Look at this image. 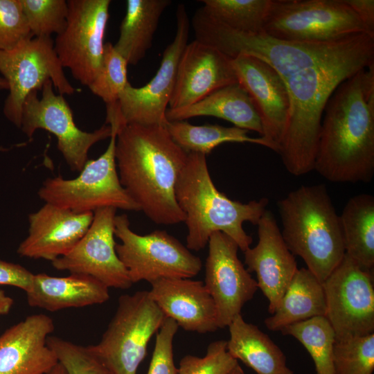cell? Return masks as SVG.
Segmentation results:
<instances>
[{
  "label": "cell",
  "instance_id": "cell-32",
  "mask_svg": "<svg viewBox=\"0 0 374 374\" xmlns=\"http://www.w3.org/2000/svg\"><path fill=\"white\" fill-rule=\"evenodd\" d=\"M208 16L229 28L243 33L263 31L271 0H204Z\"/></svg>",
  "mask_w": 374,
  "mask_h": 374
},
{
  "label": "cell",
  "instance_id": "cell-34",
  "mask_svg": "<svg viewBox=\"0 0 374 374\" xmlns=\"http://www.w3.org/2000/svg\"><path fill=\"white\" fill-rule=\"evenodd\" d=\"M334 365L336 374H373L374 333L335 340Z\"/></svg>",
  "mask_w": 374,
  "mask_h": 374
},
{
  "label": "cell",
  "instance_id": "cell-8",
  "mask_svg": "<svg viewBox=\"0 0 374 374\" xmlns=\"http://www.w3.org/2000/svg\"><path fill=\"white\" fill-rule=\"evenodd\" d=\"M263 31L280 39L307 42L374 36L344 0H271Z\"/></svg>",
  "mask_w": 374,
  "mask_h": 374
},
{
  "label": "cell",
  "instance_id": "cell-23",
  "mask_svg": "<svg viewBox=\"0 0 374 374\" xmlns=\"http://www.w3.org/2000/svg\"><path fill=\"white\" fill-rule=\"evenodd\" d=\"M148 294L166 318L186 331L213 332L218 329L214 301L204 281L184 278L150 283Z\"/></svg>",
  "mask_w": 374,
  "mask_h": 374
},
{
  "label": "cell",
  "instance_id": "cell-5",
  "mask_svg": "<svg viewBox=\"0 0 374 374\" xmlns=\"http://www.w3.org/2000/svg\"><path fill=\"white\" fill-rule=\"evenodd\" d=\"M282 237L323 283L345 256L339 215L324 184L301 186L278 202Z\"/></svg>",
  "mask_w": 374,
  "mask_h": 374
},
{
  "label": "cell",
  "instance_id": "cell-3",
  "mask_svg": "<svg viewBox=\"0 0 374 374\" xmlns=\"http://www.w3.org/2000/svg\"><path fill=\"white\" fill-rule=\"evenodd\" d=\"M374 64V37L332 60L283 78L290 114L278 154L286 170L301 176L314 170L325 106L338 85Z\"/></svg>",
  "mask_w": 374,
  "mask_h": 374
},
{
  "label": "cell",
  "instance_id": "cell-35",
  "mask_svg": "<svg viewBox=\"0 0 374 374\" xmlns=\"http://www.w3.org/2000/svg\"><path fill=\"white\" fill-rule=\"evenodd\" d=\"M34 37H51L65 28L68 14L65 0H20Z\"/></svg>",
  "mask_w": 374,
  "mask_h": 374
},
{
  "label": "cell",
  "instance_id": "cell-18",
  "mask_svg": "<svg viewBox=\"0 0 374 374\" xmlns=\"http://www.w3.org/2000/svg\"><path fill=\"white\" fill-rule=\"evenodd\" d=\"M238 82L251 98L260 116L265 139L278 152L287 123L290 96L281 75L265 62L251 55L232 58Z\"/></svg>",
  "mask_w": 374,
  "mask_h": 374
},
{
  "label": "cell",
  "instance_id": "cell-11",
  "mask_svg": "<svg viewBox=\"0 0 374 374\" xmlns=\"http://www.w3.org/2000/svg\"><path fill=\"white\" fill-rule=\"evenodd\" d=\"M176 33L165 49L160 66L148 83L141 87L130 83L118 103L107 107L106 121L119 131L128 124L165 125L166 112L172 96L178 64L188 44L190 20L185 6L179 4L177 12Z\"/></svg>",
  "mask_w": 374,
  "mask_h": 374
},
{
  "label": "cell",
  "instance_id": "cell-21",
  "mask_svg": "<svg viewBox=\"0 0 374 374\" xmlns=\"http://www.w3.org/2000/svg\"><path fill=\"white\" fill-rule=\"evenodd\" d=\"M93 212L75 213L45 203L28 215V232L17 253L51 262L67 253L89 228Z\"/></svg>",
  "mask_w": 374,
  "mask_h": 374
},
{
  "label": "cell",
  "instance_id": "cell-7",
  "mask_svg": "<svg viewBox=\"0 0 374 374\" xmlns=\"http://www.w3.org/2000/svg\"><path fill=\"white\" fill-rule=\"evenodd\" d=\"M166 318L148 291L121 295L100 340L88 347L111 374H136Z\"/></svg>",
  "mask_w": 374,
  "mask_h": 374
},
{
  "label": "cell",
  "instance_id": "cell-13",
  "mask_svg": "<svg viewBox=\"0 0 374 374\" xmlns=\"http://www.w3.org/2000/svg\"><path fill=\"white\" fill-rule=\"evenodd\" d=\"M51 80L44 82L42 97L32 91L26 98L20 129L31 139L39 129L52 133L57 141V149L72 171L80 172L88 160V152L96 143L110 138L111 126L105 124L91 132L79 129L65 98L55 94Z\"/></svg>",
  "mask_w": 374,
  "mask_h": 374
},
{
  "label": "cell",
  "instance_id": "cell-25",
  "mask_svg": "<svg viewBox=\"0 0 374 374\" xmlns=\"http://www.w3.org/2000/svg\"><path fill=\"white\" fill-rule=\"evenodd\" d=\"M196 116H213L235 127L263 134L260 116L247 91L238 83L229 84L188 107L166 112L168 121H185Z\"/></svg>",
  "mask_w": 374,
  "mask_h": 374
},
{
  "label": "cell",
  "instance_id": "cell-9",
  "mask_svg": "<svg viewBox=\"0 0 374 374\" xmlns=\"http://www.w3.org/2000/svg\"><path fill=\"white\" fill-rule=\"evenodd\" d=\"M116 136V132L112 131L106 150L97 159H88L77 177L47 178L38 190L39 198L75 213H93L107 207L140 211L119 179L115 157Z\"/></svg>",
  "mask_w": 374,
  "mask_h": 374
},
{
  "label": "cell",
  "instance_id": "cell-1",
  "mask_svg": "<svg viewBox=\"0 0 374 374\" xmlns=\"http://www.w3.org/2000/svg\"><path fill=\"white\" fill-rule=\"evenodd\" d=\"M314 170L334 183L374 175V64L341 82L323 111Z\"/></svg>",
  "mask_w": 374,
  "mask_h": 374
},
{
  "label": "cell",
  "instance_id": "cell-4",
  "mask_svg": "<svg viewBox=\"0 0 374 374\" xmlns=\"http://www.w3.org/2000/svg\"><path fill=\"white\" fill-rule=\"evenodd\" d=\"M175 195L185 215L186 247L195 251L208 244L213 233L222 232L244 252L252 243V238L243 229L244 222L257 225L269 203L265 197L247 203L229 199L214 185L206 155L193 152L188 153Z\"/></svg>",
  "mask_w": 374,
  "mask_h": 374
},
{
  "label": "cell",
  "instance_id": "cell-20",
  "mask_svg": "<svg viewBox=\"0 0 374 374\" xmlns=\"http://www.w3.org/2000/svg\"><path fill=\"white\" fill-rule=\"evenodd\" d=\"M257 226L258 241L244 251V263L249 272L256 273L258 287L268 299L271 314L298 268L274 214L267 209Z\"/></svg>",
  "mask_w": 374,
  "mask_h": 374
},
{
  "label": "cell",
  "instance_id": "cell-12",
  "mask_svg": "<svg viewBox=\"0 0 374 374\" xmlns=\"http://www.w3.org/2000/svg\"><path fill=\"white\" fill-rule=\"evenodd\" d=\"M0 73L9 90L3 114L19 128L26 98L32 91L42 90L48 80L59 94L71 95L76 91L65 75L51 37H33L13 49L0 51Z\"/></svg>",
  "mask_w": 374,
  "mask_h": 374
},
{
  "label": "cell",
  "instance_id": "cell-22",
  "mask_svg": "<svg viewBox=\"0 0 374 374\" xmlns=\"http://www.w3.org/2000/svg\"><path fill=\"white\" fill-rule=\"evenodd\" d=\"M55 329L44 314L29 315L0 336V374H48L58 363L47 338Z\"/></svg>",
  "mask_w": 374,
  "mask_h": 374
},
{
  "label": "cell",
  "instance_id": "cell-33",
  "mask_svg": "<svg viewBox=\"0 0 374 374\" xmlns=\"http://www.w3.org/2000/svg\"><path fill=\"white\" fill-rule=\"evenodd\" d=\"M127 62L111 42H106L98 73L89 85V90L100 97L106 107L115 105L125 87L127 80Z\"/></svg>",
  "mask_w": 374,
  "mask_h": 374
},
{
  "label": "cell",
  "instance_id": "cell-42",
  "mask_svg": "<svg viewBox=\"0 0 374 374\" xmlns=\"http://www.w3.org/2000/svg\"><path fill=\"white\" fill-rule=\"evenodd\" d=\"M13 299L0 290V315L7 314L13 305Z\"/></svg>",
  "mask_w": 374,
  "mask_h": 374
},
{
  "label": "cell",
  "instance_id": "cell-41",
  "mask_svg": "<svg viewBox=\"0 0 374 374\" xmlns=\"http://www.w3.org/2000/svg\"><path fill=\"white\" fill-rule=\"evenodd\" d=\"M344 1L374 34V1L344 0Z\"/></svg>",
  "mask_w": 374,
  "mask_h": 374
},
{
  "label": "cell",
  "instance_id": "cell-44",
  "mask_svg": "<svg viewBox=\"0 0 374 374\" xmlns=\"http://www.w3.org/2000/svg\"><path fill=\"white\" fill-rule=\"evenodd\" d=\"M0 89H8V84L7 81L3 78L0 77ZM9 149L1 147L0 146V151H8Z\"/></svg>",
  "mask_w": 374,
  "mask_h": 374
},
{
  "label": "cell",
  "instance_id": "cell-28",
  "mask_svg": "<svg viewBox=\"0 0 374 374\" xmlns=\"http://www.w3.org/2000/svg\"><path fill=\"white\" fill-rule=\"evenodd\" d=\"M169 0H127L115 49L128 64L136 65L150 48L161 16Z\"/></svg>",
  "mask_w": 374,
  "mask_h": 374
},
{
  "label": "cell",
  "instance_id": "cell-43",
  "mask_svg": "<svg viewBox=\"0 0 374 374\" xmlns=\"http://www.w3.org/2000/svg\"><path fill=\"white\" fill-rule=\"evenodd\" d=\"M48 374H67L63 366L57 363Z\"/></svg>",
  "mask_w": 374,
  "mask_h": 374
},
{
  "label": "cell",
  "instance_id": "cell-39",
  "mask_svg": "<svg viewBox=\"0 0 374 374\" xmlns=\"http://www.w3.org/2000/svg\"><path fill=\"white\" fill-rule=\"evenodd\" d=\"M177 323L166 318L157 332L155 345L146 374H177L173 357V339L178 330Z\"/></svg>",
  "mask_w": 374,
  "mask_h": 374
},
{
  "label": "cell",
  "instance_id": "cell-24",
  "mask_svg": "<svg viewBox=\"0 0 374 374\" xmlns=\"http://www.w3.org/2000/svg\"><path fill=\"white\" fill-rule=\"evenodd\" d=\"M26 293L30 307L49 312L99 305L110 297L107 286L90 276L80 274L63 277L34 274L32 285Z\"/></svg>",
  "mask_w": 374,
  "mask_h": 374
},
{
  "label": "cell",
  "instance_id": "cell-19",
  "mask_svg": "<svg viewBox=\"0 0 374 374\" xmlns=\"http://www.w3.org/2000/svg\"><path fill=\"white\" fill-rule=\"evenodd\" d=\"M237 82L232 58L195 39L187 44L181 55L169 108L190 106L215 91Z\"/></svg>",
  "mask_w": 374,
  "mask_h": 374
},
{
  "label": "cell",
  "instance_id": "cell-26",
  "mask_svg": "<svg viewBox=\"0 0 374 374\" xmlns=\"http://www.w3.org/2000/svg\"><path fill=\"white\" fill-rule=\"evenodd\" d=\"M229 353L257 374H294L281 349L258 326L245 321L241 314L229 325Z\"/></svg>",
  "mask_w": 374,
  "mask_h": 374
},
{
  "label": "cell",
  "instance_id": "cell-30",
  "mask_svg": "<svg viewBox=\"0 0 374 374\" xmlns=\"http://www.w3.org/2000/svg\"><path fill=\"white\" fill-rule=\"evenodd\" d=\"M165 125L173 141L187 153L206 155L224 143H250L271 149L262 136L250 137L247 130L235 126L195 125L185 121H167Z\"/></svg>",
  "mask_w": 374,
  "mask_h": 374
},
{
  "label": "cell",
  "instance_id": "cell-14",
  "mask_svg": "<svg viewBox=\"0 0 374 374\" xmlns=\"http://www.w3.org/2000/svg\"><path fill=\"white\" fill-rule=\"evenodd\" d=\"M325 317L336 340L374 333L373 271L364 270L345 254L322 283Z\"/></svg>",
  "mask_w": 374,
  "mask_h": 374
},
{
  "label": "cell",
  "instance_id": "cell-31",
  "mask_svg": "<svg viewBox=\"0 0 374 374\" xmlns=\"http://www.w3.org/2000/svg\"><path fill=\"white\" fill-rule=\"evenodd\" d=\"M280 332L293 337L304 346L314 362L315 374H336L334 365L335 335L324 316L290 325Z\"/></svg>",
  "mask_w": 374,
  "mask_h": 374
},
{
  "label": "cell",
  "instance_id": "cell-17",
  "mask_svg": "<svg viewBox=\"0 0 374 374\" xmlns=\"http://www.w3.org/2000/svg\"><path fill=\"white\" fill-rule=\"evenodd\" d=\"M204 285L217 311L218 328L228 327L258 289L256 280L238 258L236 242L222 232L208 242Z\"/></svg>",
  "mask_w": 374,
  "mask_h": 374
},
{
  "label": "cell",
  "instance_id": "cell-16",
  "mask_svg": "<svg viewBox=\"0 0 374 374\" xmlns=\"http://www.w3.org/2000/svg\"><path fill=\"white\" fill-rule=\"evenodd\" d=\"M116 216L114 208L95 211L85 234L67 253L52 261V266L70 274L90 276L108 288L129 289L133 283L116 251Z\"/></svg>",
  "mask_w": 374,
  "mask_h": 374
},
{
  "label": "cell",
  "instance_id": "cell-29",
  "mask_svg": "<svg viewBox=\"0 0 374 374\" xmlns=\"http://www.w3.org/2000/svg\"><path fill=\"white\" fill-rule=\"evenodd\" d=\"M345 254L364 270L374 267V197H352L339 215Z\"/></svg>",
  "mask_w": 374,
  "mask_h": 374
},
{
  "label": "cell",
  "instance_id": "cell-27",
  "mask_svg": "<svg viewBox=\"0 0 374 374\" xmlns=\"http://www.w3.org/2000/svg\"><path fill=\"white\" fill-rule=\"evenodd\" d=\"M326 298L323 283L307 268L298 269L271 315L265 320L274 332L292 324L325 316Z\"/></svg>",
  "mask_w": 374,
  "mask_h": 374
},
{
  "label": "cell",
  "instance_id": "cell-6",
  "mask_svg": "<svg viewBox=\"0 0 374 374\" xmlns=\"http://www.w3.org/2000/svg\"><path fill=\"white\" fill-rule=\"evenodd\" d=\"M192 24L197 40L216 48L231 58L239 55L255 57L271 66L283 78L337 58L374 37L357 34L328 42L287 41L264 31H236L210 17L201 8L195 12Z\"/></svg>",
  "mask_w": 374,
  "mask_h": 374
},
{
  "label": "cell",
  "instance_id": "cell-15",
  "mask_svg": "<svg viewBox=\"0 0 374 374\" xmlns=\"http://www.w3.org/2000/svg\"><path fill=\"white\" fill-rule=\"evenodd\" d=\"M110 0H69L66 25L54 48L63 68L89 87L99 71Z\"/></svg>",
  "mask_w": 374,
  "mask_h": 374
},
{
  "label": "cell",
  "instance_id": "cell-37",
  "mask_svg": "<svg viewBox=\"0 0 374 374\" xmlns=\"http://www.w3.org/2000/svg\"><path fill=\"white\" fill-rule=\"evenodd\" d=\"M227 351L226 341L211 342L203 357L186 355L179 361L177 374H228L237 364Z\"/></svg>",
  "mask_w": 374,
  "mask_h": 374
},
{
  "label": "cell",
  "instance_id": "cell-38",
  "mask_svg": "<svg viewBox=\"0 0 374 374\" xmlns=\"http://www.w3.org/2000/svg\"><path fill=\"white\" fill-rule=\"evenodd\" d=\"M32 37L20 0H0V51L13 49Z\"/></svg>",
  "mask_w": 374,
  "mask_h": 374
},
{
  "label": "cell",
  "instance_id": "cell-2",
  "mask_svg": "<svg viewBox=\"0 0 374 374\" xmlns=\"http://www.w3.org/2000/svg\"><path fill=\"white\" fill-rule=\"evenodd\" d=\"M115 157L121 185L151 221L184 222L175 188L188 153L166 125H127L117 134Z\"/></svg>",
  "mask_w": 374,
  "mask_h": 374
},
{
  "label": "cell",
  "instance_id": "cell-10",
  "mask_svg": "<svg viewBox=\"0 0 374 374\" xmlns=\"http://www.w3.org/2000/svg\"><path fill=\"white\" fill-rule=\"evenodd\" d=\"M127 215H116L114 235L117 255L125 267L132 283H150L167 278H191L202 269L199 257L166 231L156 230L146 235L134 232Z\"/></svg>",
  "mask_w": 374,
  "mask_h": 374
},
{
  "label": "cell",
  "instance_id": "cell-40",
  "mask_svg": "<svg viewBox=\"0 0 374 374\" xmlns=\"http://www.w3.org/2000/svg\"><path fill=\"white\" fill-rule=\"evenodd\" d=\"M34 274L19 264L0 259V285H11L26 292L32 285Z\"/></svg>",
  "mask_w": 374,
  "mask_h": 374
},
{
  "label": "cell",
  "instance_id": "cell-36",
  "mask_svg": "<svg viewBox=\"0 0 374 374\" xmlns=\"http://www.w3.org/2000/svg\"><path fill=\"white\" fill-rule=\"evenodd\" d=\"M47 344L67 374H111L88 346L51 335L47 338Z\"/></svg>",
  "mask_w": 374,
  "mask_h": 374
},
{
  "label": "cell",
  "instance_id": "cell-45",
  "mask_svg": "<svg viewBox=\"0 0 374 374\" xmlns=\"http://www.w3.org/2000/svg\"><path fill=\"white\" fill-rule=\"evenodd\" d=\"M228 374H244V372L238 364Z\"/></svg>",
  "mask_w": 374,
  "mask_h": 374
}]
</instances>
